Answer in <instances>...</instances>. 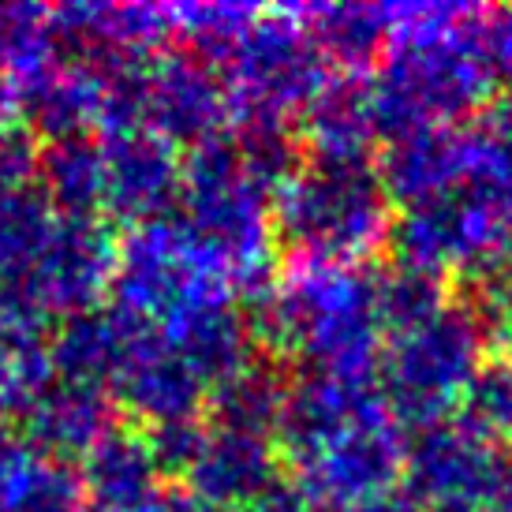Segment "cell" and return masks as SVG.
<instances>
[{
    "label": "cell",
    "mask_w": 512,
    "mask_h": 512,
    "mask_svg": "<svg viewBox=\"0 0 512 512\" xmlns=\"http://www.w3.org/2000/svg\"><path fill=\"white\" fill-rule=\"evenodd\" d=\"M344 512H415V509H412V501L404 498L400 490H393V494H382V498H374V501L352 505V509H344Z\"/></svg>",
    "instance_id": "17"
},
{
    "label": "cell",
    "mask_w": 512,
    "mask_h": 512,
    "mask_svg": "<svg viewBox=\"0 0 512 512\" xmlns=\"http://www.w3.org/2000/svg\"><path fill=\"white\" fill-rule=\"evenodd\" d=\"M483 53L494 83L512 86V8H486Z\"/></svg>",
    "instance_id": "15"
},
{
    "label": "cell",
    "mask_w": 512,
    "mask_h": 512,
    "mask_svg": "<svg viewBox=\"0 0 512 512\" xmlns=\"http://www.w3.org/2000/svg\"><path fill=\"white\" fill-rule=\"evenodd\" d=\"M456 423L471 430L483 441H509L512 438V359L494 356L486 359L479 374L464 389V400L456 408Z\"/></svg>",
    "instance_id": "13"
},
{
    "label": "cell",
    "mask_w": 512,
    "mask_h": 512,
    "mask_svg": "<svg viewBox=\"0 0 512 512\" xmlns=\"http://www.w3.org/2000/svg\"><path fill=\"white\" fill-rule=\"evenodd\" d=\"M509 228V206L460 184L449 195L404 206V214L393 221L389 243L397 251L400 266H415L434 277H449V273L483 277L494 266Z\"/></svg>",
    "instance_id": "6"
},
{
    "label": "cell",
    "mask_w": 512,
    "mask_h": 512,
    "mask_svg": "<svg viewBox=\"0 0 512 512\" xmlns=\"http://www.w3.org/2000/svg\"><path fill=\"white\" fill-rule=\"evenodd\" d=\"M206 471L221 498H255L270 486L273 456L255 434H228L217 441Z\"/></svg>",
    "instance_id": "14"
},
{
    "label": "cell",
    "mask_w": 512,
    "mask_h": 512,
    "mask_svg": "<svg viewBox=\"0 0 512 512\" xmlns=\"http://www.w3.org/2000/svg\"><path fill=\"white\" fill-rule=\"evenodd\" d=\"M415 512H479V509H468V505H430V509H415Z\"/></svg>",
    "instance_id": "19"
},
{
    "label": "cell",
    "mask_w": 512,
    "mask_h": 512,
    "mask_svg": "<svg viewBox=\"0 0 512 512\" xmlns=\"http://www.w3.org/2000/svg\"><path fill=\"white\" fill-rule=\"evenodd\" d=\"M486 8L449 27L397 38L370 75V105L378 135L400 139L423 128H456L490 105L494 75L483 53Z\"/></svg>",
    "instance_id": "1"
},
{
    "label": "cell",
    "mask_w": 512,
    "mask_h": 512,
    "mask_svg": "<svg viewBox=\"0 0 512 512\" xmlns=\"http://www.w3.org/2000/svg\"><path fill=\"white\" fill-rule=\"evenodd\" d=\"M486 512H512V468L501 475L498 490H494V498L486 505Z\"/></svg>",
    "instance_id": "18"
},
{
    "label": "cell",
    "mask_w": 512,
    "mask_h": 512,
    "mask_svg": "<svg viewBox=\"0 0 512 512\" xmlns=\"http://www.w3.org/2000/svg\"><path fill=\"white\" fill-rule=\"evenodd\" d=\"M389 202L419 206L438 195H449L464 180L460 154V124L456 128H423L412 135L389 139L382 157L374 161Z\"/></svg>",
    "instance_id": "9"
},
{
    "label": "cell",
    "mask_w": 512,
    "mask_h": 512,
    "mask_svg": "<svg viewBox=\"0 0 512 512\" xmlns=\"http://www.w3.org/2000/svg\"><path fill=\"white\" fill-rule=\"evenodd\" d=\"M378 277L367 266L303 262L273 303L277 337L292 344L314 374L341 382H378L382 322H378Z\"/></svg>",
    "instance_id": "2"
},
{
    "label": "cell",
    "mask_w": 512,
    "mask_h": 512,
    "mask_svg": "<svg viewBox=\"0 0 512 512\" xmlns=\"http://www.w3.org/2000/svg\"><path fill=\"white\" fill-rule=\"evenodd\" d=\"M505 471L509 464L490 441L475 438L471 430L449 419V423L419 430L408 441L400 494L412 501V509L468 505V509L486 512Z\"/></svg>",
    "instance_id": "7"
},
{
    "label": "cell",
    "mask_w": 512,
    "mask_h": 512,
    "mask_svg": "<svg viewBox=\"0 0 512 512\" xmlns=\"http://www.w3.org/2000/svg\"><path fill=\"white\" fill-rule=\"evenodd\" d=\"M281 232L303 251V262L363 266L393 232V202L374 161H322L288 172L281 187Z\"/></svg>",
    "instance_id": "3"
},
{
    "label": "cell",
    "mask_w": 512,
    "mask_h": 512,
    "mask_svg": "<svg viewBox=\"0 0 512 512\" xmlns=\"http://www.w3.org/2000/svg\"><path fill=\"white\" fill-rule=\"evenodd\" d=\"M307 139L322 161H367L370 143L378 139L370 75H329L307 105Z\"/></svg>",
    "instance_id": "10"
},
{
    "label": "cell",
    "mask_w": 512,
    "mask_h": 512,
    "mask_svg": "<svg viewBox=\"0 0 512 512\" xmlns=\"http://www.w3.org/2000/svg\"><path fill=\"white\" fill-rule=\"evenodd\" d=\"M247 512H314V509H311V501L303 498L299 486L273 483V486H266L262 494L251 498V509Z\"/></svg>",
    "instance_id": "16"
},
{
    "label": "cell",
    "mask_w": 512,
    "mask_h": 512,
    "mask_svg": "<svg viewBox=\"0 0 512 512\" xmlns=\"http://www.w3.org/2000/svg\"><path fill=\"white\" fill-rule=\"evenodd\" d=\"M374 296H378V322H382L389 337L423 326V322H430L434 314L449 307L445 277L423 273L415 270V266H400V262L378 277Z\"/></svg>",
    "instance_id": "12"
},
{
    "label": "cell",
    "mask_w": 512,
    "mask_h": 512,
    "mask_svg": "<svg viewBox=\"0 0 512 512\" xmlns=\"http://www.w3.org/2000/svg\"><path fill=\"white\" fill-rule=\"evenodd\" d=\"M296 19L307 27L322 60L337 64V72L367 75L370 64L389 49L385 4H318L299 8Z\"/></svg>",
    "instance_id": "11"
},
{
    "label": "cell",
    "mask_w": 512,
    "mask_h": 512,
    "mask_svg": "<svg viewBox=\"0 0 512 512\" xmlns=\"http://www.w3.org/2000/svg\"><path fill=\"white\" fill-rule=\"evenodd\" d=\"M326 60L311 42L307 27L292 15H277L273 23L255 30L243 57V86L247 98L262 113H292L307 109L326 83Z\"/></svg>",
    "instance_id": "8"
},
{
    "label": "cell",
    "mask_w": 512,
    "mask_h": 512,
    "mask_svg": "<svg viewBox=\"0 0 512 512\" xmlns=\"http://www.w3.org/2000/svg\"><path fill=\"white\" fill-rule=\"evenodd\" d=\"M408 430L400 427L389 404H374L370 412L333 430L329 438L296 453V486L318 512H344L352 505L393 494L404 471Z\"/></svg>",
    "instance_id": "5"
},
{
    "label": "cell",
    "mask_w": 512,
    "mask_h": 512,
    "mask_svg": "<svg viewBox=\"0 0 512 512\" xmlns=\"http://www.w3.org/2000/svg\"><path fill=\"white\" fill-rule=\"evenodd\" d=\"M490 326L475 303H449L430 322L382 344L378 389L400 427L427 430L449 423L464 389L486 363Z\"/></svg>",
    "instance_id": "4"
}]
</instances>
